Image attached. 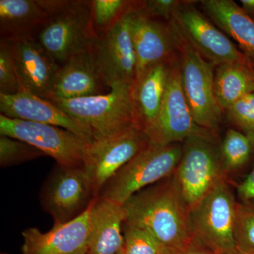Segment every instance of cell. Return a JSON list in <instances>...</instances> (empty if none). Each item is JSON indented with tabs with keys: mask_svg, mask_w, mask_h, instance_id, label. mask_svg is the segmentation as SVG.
<instances>
[{
	"mask_svg": "<svg viewBox=\"0 0 254 254\" xmlns=\"http://www.w3.org/2000/svg\"><path fill=\"white\" fill-rule=\"evenodd\" d=\"M237 192L241 203L254 205V165L245 180L239 184Z\"/></svg>",
	"mask_w": 254,
	"mask_h": 254,
	"instance_id": "32",
	"label": "cell"
},
{
	"mask_svg": "<svg viewBox=\"0 0 254 254\" xmlns=\"http://www.w3.org/2000/svg\"><path fill=\"white\" fill-rule=\"evenodd\" d=\"M121 254H170V251L150 232L124 222Z\"/></svg>",
	"mask_w": 254,
	"mask_h": 254,
	"instance_id": "26",
	"label": "cell"
},
{
	"mask_svg": "<svg viewBox=\"0 0 254 254\" xmlns=\"http://www.w3.org/2000/svg\"><path fill=\"white\" fill-rule=\"evenodd\" d=\"M182 150V143H150L105 184L98 197L123 205L140 190L173 175Z\"/></svg>",
	"mask_w": 254,
	"mask_h": 254,
	"instance_id": "5",
	"label": "cell"
},
{
	"mask_svg": "<svg viewBox=\"0 0 254 254\" xmlns=\"http://www.w3.org/2000/svg\"><path fill=\"white\" fill-rule=\"evenodd\" d=\"M89 50L73 55L60 66L48 100H71L104 94Z\"/></svg>",
	"mask_w": 254,
	"mask_h": 254,
	"instance_id": "18",
	"label": "cell"
},
{
	"mask_svg": "<svg viewBox=\"0 0 254 254\" xmlns=\"http://www.w3.org/2000/svg\"><path fill=\"white\" fill-rule=\"evenodd\" d=\"M136 6L129 12L130 32L136 58V78L147 69L178 56L170 22L150 17Z\"/></svg>",
	"mask_w": 254,
	"mask_h": 254,
	"instance_id": "14",
	"label": "cell"
},
{
	"mask_svg": "<svg viewBox=\"0 0 254 254\" xmlns=\"http://www.w3.org/2000/svg\"><path fill=\"white\" fill-rule=\"evenodd\" d=\"M47 17L36 40L58 64L89 50L98 36L91 1L43 0Z\"/></svg>",
	"mask_w": 254,
	"mask_h": 254,
	"instance_id": "2",
	"label": "cell"
},
{
	"mask_svg": "<svg viewBox=\"0 0 254 254\" xmlns=\"http://www.w3.org/2000/svg\"><path fill=\"white\" fill-rule=\"evenodd\" d=\"M145 132L150 143L161 145L183 143L190 137L213 135L197 125L190 112L182 89L179 55L172 64L158 117Z\"/></svg>",
	"mask_w": 254,
	"mask_h": 254,
	"instance_id": "11",
	"label": "cell"
},
{
	"mask_svg": "<svg viewBox=\"0 0 254 254\" xmlns=\"http://www.w3.org/2000/svg\"><path fill=\"white\" fill-rule=\"evenodd\" d=\"M176 58L151 66L135 78L131 86L132 100L140 127L144 131L158 117L166 91L172 64Z\"/></svg>",
	"mask_w": 254,
	"mask_h": 254,
	"instance_id": "21",
	"label": "cell"
},
{
	"mask_svg": "<svg viewBox=\"0 0 254 254\" xmlns=\"http://www.w3.org/2000/svg\"><path fill=\"white\" fill-rule=\"evenodd\" d=\"M222 170L225 177L242 170L254 152V138L234 128L225 133L219 145Z\"/></svg>",
	"mask_w": 254,
	"mask_h": 254,
	"instance_id": "24",
	"label": "cell"
},
{
	"mask_svg": "<svg viewBox=\"0 0 254 254\" xmlns=\"http://www.w3.org/2000/svg\"><path fill=\"white\" fill-rule=\"evenodd\" d=\"M235 240L237 250L254 254V205L237 203Z\"/></svg>",
	"mask_w": 254,
	"mask_h": 254,
	"instance_id": "28",
	"label": "cell"
},
{
	"mask_svg": "<svg viewBox=\"0 0 254 254\" xmlns=\"http://www.w3.org/2000/svg\"><path fill=\"white\" fill-rule=\"evenodd\" d=\"M137 1L93 0L91 1L93 26L97 34L113 26L124 14L136 6Z\"/></svg>",
	"mask_w": 254,
	"mask_h": 254,
	"instance_id": "25",
	"label": "cell"
},
{
	"mask_svg": "<svg viewBox=\"0 0 254 254\" xmlns=\"http://www.w3.org/2000/svg\"><path fill=\"white\" fill-rule=\"evenodd\" d=\"M123 206L125 222L150 232L170 253L192 240L190 210L175 173L140 190Z\"/></svg>",
	"mask_w": 254,
	"mask_h": 254,
	"instance_id": "1",
	"label": "cell"
},
{
	"mask_svg": "<svg viewBox=\"0 0 254 254\" xmlns=\"http://www.w3.org/2000/svg\"><path fill=\"white\" fill-rule=\"evenodd\" d=\"M214 90L225 113L242 97L254 91V68L248 63L240 62L218 65L214 73Z\"/></svg>",
	"mask_w": 254,
	"mask_h": 254,
	"instance_id": "23",
	"label": "cell"
},
{
	"mask_svg": "<svg viewBox=\"0 0 254 254\" xmlns=\"http://www.w3.org/2000/svg\"><path fill=\"white\" fill-rule=\"evenodd\" d=\"M131 10L98 34L89 49L100 81L110 89L132 86L136 78V58L129 25Z\"/></svg>",
	"mask_w": 254,
	"mask_h": 254,
	"instance_id": "9",
	"label": "cell"
},
{
	"mask_svg": "<svg viewBox=\"0 0 254 254\" xmlns=\"http://www.w3.org/2000/svg\"><path fill=\"white\" fill-rule=\"evenodd\" d=\"M94 199L91 180L83 165L56 164L40 191L42 208L53 218V225L78 218Z\"/></svg>",
	"mask_w": 254,
	"mask_h": 254,
	"instance_id": "8",
	"label": "cell"
},
{
	"mask_svg": "<svg viewBox=\"0 0 254 254\" xmlns=\"http://www.w3.org/2000/svg\"><path fill=\"white\" fill-rule=\"evenodd\" d=\"M184 2L185 0H143L138 1V6L150 17L170 22Z\"/></svg>",
	"mask_w": 254,
	"mask_h": 254,
	"instance_id": "31",
	"label": "cell"
},
{
	"mask_svg": "<svg viewBox=\"0 0 254 254\" xmlns=\"http://www.w3.org/2000/svg\"><path fill=\"white\" fill-rule=\"evenodd\" d=\"M182 144V158L175 175L190 211L226 177L222 170L218 137H190Z\"/></svg>",
	"mask_w": 254,
	"mask_h": 254,
	"instance_id": "7",
	"label": "cell"
},
{
	"mask_svg": "<svg viewBox=\"0 0 254 254\" xmlns=\"http://www.w3.org/2000/svg\"><path fill=\"white\" fill-rule=\"evenodd\" d=\"M46 17L43 0H1V38L14 41L35 38Z\"/></svg>",
	"mask_w": 254,
	"mask_h": 254,
	"instance_id": "22",
	"label": "cell"
},
{
	"mask_svg": "<svg viewBox=\"0 0 254 254\" xmlns=\"http://www.w3.org/2000/svg\"><path fill=\"white\" fill-rule=\"evenodd\" d=\"M1 114L11 118L53 125L64 128L81 137L88 143L93 136L84 125L53 104L26 91L15 95L0 94Z\"/></svg>",
	"mask_w": 254,
	"mask_h": 254,
	"instance_id": "16",
	"label": "cell"
},
{
	"mask_svg": "<svg viewBox=\"0 0 254 254\" xmlns=\"http://www.w3.org/2000/svg\"><path fill=\"white\" fill-rule=\"evenodd\" d=\"M9 41L23 91L48 100L59 64L47 53L36 38Z\"/></svg>",
	"mask_w": 254,
	"mask_h": 254,
	"instance_id": "17",
	"label": "cell"
},
{
	"mask_svg": "<svg viewBox=\"0 0 254 254\" xmlns=\"http://www.w3.org/2000/svg\"><path fill=\"white\" fill-rule=\"evenodd\" d=\"M203 12L227 36L238 43L254 68V21L232 0H202Z\"/></svg>",
	"mask_w": 254,
	"mask_h": 254,
	"instance_id": "20",
	"label": "cell"
},
{
	"mask_svg": "<svg viewBox=\"0 0 254 254\" xmlns=\"http://www.w3.org/2000/svg\"><path fill=\"white\" fill-rule=\"evenodd\" d=\"M237 203L228 180L222 178L190 211L192 240L220 254L236 250Z\"/></svg>",
	"mask_w": 254,
	"mask_h": 254,
	"instance_id": "6",
	"label": "cell"
},
{
	"mask_svg": "<svg viewBox=\"0 0 254 254\" xmlns=\"http://www.w3.org/2000/svg\"><path fill=\"white\" fill-rule=\"evenodd\" d=\"M1 254H6V253H1Z\"/></svg>",
	"mask_w": 254,
	"mask_h": 254,
	"instance_id": "36",
	"label": "cell"
},
{
	"mask_svg": "<svg viewBox=\"0 0 254 254\" xmlns=\"http://www.w3.org/2000/svg\"><path fill=\"white\" fill-rule=\"evenodd\" d=\"M149 144L146 133L138 127L88 143L83 167L91 180L94 198L120 169Z\"/></svg>",
	"mask_w": 254,
	"mask_h": 254,
	"instance_id": "13",
	"label": "cell"
},
{
	"mask_svg": "<svg viewBox=\"0 0 254 254\" xmlns=\"http://www.w3.org/2000/svg\"><path fill=\"white\" fill-rule=\"evenodd\" d=\"M0 135L25 142L63 166L83 165L89 143L72 132L53 126L0 115Z\"/></svg>",
	"mask_w": 254,
	"mask_h": 254,
	"instance_id": "10",
	"label": "cell"
},
{
	"mask_svg": "<svg viewBox=\"0 0 254 254\" xmlns=\"http://www.w3.org/2000/svg\"><path fill=\"white\" fill-rule=\"evenodd\" d=\"M170 254H220L191 240L182 248L170 252Z\"/></svg>",
	"mask_w": 254,
	"mask_h": 254,
	"instance_id": "33",
	"label": "cell"
},
{
	"mask_svg": "<svg viewBox=\"0 0 254 254\" xmlns=\"http://www.w3.org/2000/svg\"><path fill=\"white\" fill-rule=\"evenodd\" d=\"M125 222L123 206L105 198L92 202L86 254H121Z\"/></svg>",
	"mask_w": 254,
	"mask_h": 254,
	"instance_id": "19",
	"label": "cell"
},
{
	"mask_svg": "<svg viewBox=\"0 0 254 254\" xmlns=\"http://www.w3.org/2000/svg\"><path fill=\"white\" fill-rule=\"evenodd\" d=\"M91 204L78 218L47 232L36 227L22 232L23 254H86L90 235Z\"/></svg>",
	"mask_w": 254,
	"mask_h": 254,
	"instance_id": "15",
	"label": "cell"
},
{
	"mask_svg": "<svg viewBox=\"0 0 254 254\" xmlns=\"http://www.w3.org/2000/svg\"><path fill=\"white\" fill-rule=\"evenodd\" d=\"M225 114L237 130L254 138V91L242 97Z\"/></svg>",
	"mask_w": 254,
	"mask_h": 254,
	"instance_id": "30",
	"label": "cell"
},
{
	"mask_svg": "<svg viewBox=\"0 0 254 254\" xmlns=\"http://www.w3.org/2000/svg\"><path fill=\"white\" fill-rule=\"evenodd\" d=\"M23 89L18 79L11 45L8 40H0V94L15 95Z\"/></svg>",
	"mask_w": 254,
	"mask_h": 254,
	"instance_id": "29",
	"label": "cell"
},
{
	"mask_svg": "<svg viewBox=\"0 0 254 254\" xmlns=\"http://www.w3.org/2000/svg\"><path fill=\"white\" fill-rule=\"evenodd\" d=\"M46 154L25 142L6 136H0V166L9 168L32 161Z\"/></svg>",
	"mask_w": 254,
	"mask_h": 254,
	"instance_id": "27",
	"label": "cell"
},
{
	"mask_svg": "<svg viewBox=\"0 0 254 254\" xmlns=\"http://www.w3.org/2000/svg\"><path fill=\"white\" fill-rule=\"evenodd\" d=\"M131 90V86H120L104 94L50 101L84 124L93 141L116 136L133 127L141 128Z\"/></svg>",
	"mask_w": 254,
	"mask_h": 254,
	"instance_id": "3",
	"label": "cell"
},
{
	"mask_svg": "<svg viewBox=\"0 0 254 254\" xmlns=\"http://www.w3.org/2000/svg\"><path fill=\"white\" fill-rule=\"evenodd\" d=\"M170 23L180 60L182 89L190 112L198 126L218 137L224 113L214 90L215 66L190 46L173 21Z\"/></svg>",
	"mask_w": 254,
	"mask_h": 254,
	"instance_id": "4",
	"label": "cell"
},
{
	"mask_svg": "<svg viewBox=\"0 0 254 254\" xmlns=\"http://www.w3.org/2000/svg\"><path fill=\"white\" fill-rule=\"evenodd\" d=\"M228 254H249L247 253H245V252H241V251L237 250H234L233 252H232L231 253Z\"/></svg>",
	"mask_w": 254,
	"mask_h": 254,
	"instance_id": "35",
	"label": "cell"
},
{
	"mask_svg": "<svg viewBox=\"0 0 254 254\" xmlns=\"http://www.w3.org/2000/svg\"><path fill=\"white\" fill-rule=\"evenodd\" d=\"M198 1L185 0L172 19L190 46L215 67L234 62L248 63L228 36L195 7Z\"/></svg>",
	"mask_w": 254,
	"mask_h": 254,
	"instance_id": "12",
	"label": "cell"
},
{
	"mask_svg": "<svg viewBox=\"0 0 254 254\" xmlns=\"http://www.w3.org/2000/svg\"><path fill=\"white\" fill-rule=\"evenodd\" d=\"M241 7L254 21V0H240Z\"/></svg>",
	"mask_w": 254,
	"mask_h": 254,
	"instance_id": "34",
	"label": "cell"
}]
</instances>
